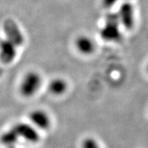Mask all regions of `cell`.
<instances>
[{
    "mask_svg": "<svg viewBox=\"0 0 148 148\" xmlns=\"http://www.w3.org/2000/svg\"><path fill=\"white\" fill-rule=\"evenodd\" d=\"M19 138L20 137H19L18 134L12 127L11 130H8L5 132L2 133L0 137V141L2 145H5L8 147H14Z\"/></svg>",
    "mask_w": 148,
    "mask_h": 148,
    "instance_id": "30bf717a",
    "label": "cell"
},
{
    "mask_svg": "<svg viewBox=\"0 0 148 148\" xmlns=\"http://www.w3.org/2000/svg\"><path fill=\"white\" fill-rule=\"evenodd\" d=\"M120 19L117 13H108L105 16V23L99 31V36L107 42L122 41L123 34L120 29Z\"/></svg>",
    "mask_w": 148,
    "mask_h": 148,
    "instance_id": "6da1fadb",
    "label": "cell"
},
{
    "mask_svg": "<svg viewBox=\"0 0 148 148\" xmlns=\"http://www.w3.org/2000/svg\"><path fill=\"white\" fill-rule=\"evenodd\" d=\"M31 123L37 129L47 130L51 126V120L46 111L41 109H36L29 114Z\"/></svg>",
    "mask_w": 148,
    "mask_h": 148,
    "instance_id": "52a82bcc",
    "label": "cell"
},
{
    "mask_svg": "<svg viewBox=\"0 0 148 148\" xmlns=\"http://www.w3.org/2000/svg\"><path fill=\"white\" fill-rule=\"evenodd\" d=\"M14 130L17 132L19 137L24 139L32 144H36L40 140V134L38 132V129L32 124L26 123H18L13 126Z\"/></svg>",
    "mask_w": 148,
    "mask_h": 148,
    "instance_id": "5b68a950",
    "label": "cell"
},
{
    "mask_svg": "<svg viewBox=\"0 0 148 148\" xmlns=\"http://www.w3.org/2000/svg\"><path fill=\"white\" fill-rule=\"evenodd\" d=\"M120 1H124L126 2L127 0H102V5L105 8H111L112 6H114L116 2H120Z\"/></svg>",
    "mask_w": 148,
    "mask_h": 148,
    "instance_id": "7c38bea8",
    "label": "cell"
},
{
    "mask_svg": "<svg viewBox=\"0 0 148 148\" xmlns=\"http://www.w3.org/2000/svg\"><path fill=\"white\" fill-rule=\"evenodd\" d=\"M82 148H101L99 145V142L96 141V139L93 138L88 137L86 138L83 140L82 145H81Z\"/></svg>",
    "mask_w": 148,
    "mask_h": 148,
    "instance_id": "8fae6325",
    "label": "cell"
},
{
    "mask_svg": "<svg viewBox=\"0 0 148 148\" xmlns=\"http://www.w3.org/2000/svg\"><path fill=\"white\" fill-rule=\"evenodd\" d=\"M8 148H16L15 147H8Z\"/></svg>",
    "mask_w": 148,
    "mask_h": 148,
    "instance_id": "4fadbf2b",
    "label": "cell"
},
{
    "mask_svg": "<svg viewBox=\"0 0 148 148\" xmlns=\"http://www.w3.org/2000/svg\"><path fill=\"white\" fill-rule=\"evenodd\" d=\"M17 46L7 38L0 40V60L5 64L14 61L17 53Z\"/></svg>",
    "mask_w": 148,
    "mask_h": 148,
    "instance_id": "8992f818",
    "label": "cell"
},
{
    "mask_svg": "<svg viewBox=\"0 0 148 148\" xmlns=\"http://www.w3.org/2000/svg\"><path fill=\"white\" fill-rule=\"evenodd\" d=\"M147 71L148 72V64H147Z\"/></svg>",
    "mask_w": 148,
    "mask_h": 148,
    "instance_id": "5bb4252c",
    "label": "cell"
},
{
    "mask_svg": "<svg viewBox=\"0 0 148 148\" xmlns=\"http://www.w3.org/2000/svg\"><path fill=\"white\" fill-rule=\"evenodd\" d=\"M47 88L53 96H61L67 91L68 84L64 79L56 77L50 81Z\"/></svg>",
    "mask_w": 148,
    "mask_h": 148,
    "instance_id": "9c48e42d",
    "label": "cell"
},
{
    "mask_svg": "<svg viewBox=\"0 0 148 148\" xmlns=\"http://www.w3.org/2000/svg\"><path fill=\"white\" fill-rule=\"evenodd\" d=\"M42 84V78L36 71H29L23 76L19 90L21 96L25 98L32 97L37 93Z\"/></svg>",
    "mask_w": 148,
    "mask_h": 148,
    "instance_id": "7a4b0ae2",
    "label": "cell"
},
{
    "mask_svg": "<svg viewBox=\"0 0 148 148\" xmlns=\"http://www.w3.org/2000/svg\"><path fill=\"white\" fill-rule=\"evenodd\" d=\"M121 26L124 29L130 30L135 26V11L132 4L126 1L120 6L117 12Z\"/></svg>",
    "mask_w": 148,
    "mask_h": 148,
    "instance_id": "277c9868",
    "label": "cell"
},
{
    "mask_svg": "<svg viewBox=\"0 0 148 148\" xmlns=\"http://www.w3.org/2000/svg\"><path fill=\"white\" fill-rule=\"evenodd\" d=\"M2 26L5 38L13 42L18 47L23 45L25 41L24 36L17 23L11 19H7L4 21Z\"/></svg>",
    "mask_w": 148,
    "mask_h": 148,
    "instance_id": "3957f363",
    "label": "cell"
},
{
    "mask_svg": "<svg viewBox=\"0 0 148 148\" xmlns=\"http://www.w3.org/2000/svg\"><path fill=\"white\" fill-rule=\"evenodd\" d=\"M75 47L79 52L84 55L92 54L96 49L93 40L86 36H78L75 40Z\"/></svg>",
    "mask_w": 148,
    "mask_h": 148,
    "instance_id": "ba28073f",
    "label": "cell"
}]
</instances>
